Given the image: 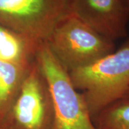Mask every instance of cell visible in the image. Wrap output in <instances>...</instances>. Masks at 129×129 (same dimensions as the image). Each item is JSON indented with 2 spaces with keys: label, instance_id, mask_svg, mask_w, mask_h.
<instances>
[{
  "label": "cell",
  "instance_id": "6da1fadb",
  "mask_svg": "<svg viewBox=\"0 0 129 129\" xmlns=\"http://www.w3.org/2000/svg\"><path fill=\"white\" fill-rule=\"evenodd\" d=\"M69 75L92 118L129 90V37L118 50Z\"/></svg>",
  "mask_w": 129,
  "mask_h": 129
},
{
  "label": "cell",
  "instance_id": "7a4b0ae2",
  "mask_svg": "<svg viewBox=\"0 0 129 129\" xmlns=\"http://www.w3.org/2000/svg\"><path fill=\"white\" fill-rule=\"evenodd\" d=\"M46 80L54 108L52 129H97L83 95L75 88L69 72L53 55L47 42L36 55Z\"/></svg>",
  "mask_w": 129,
  "mask_h": 129
},
{
  "label": "cell",
  "instance_id": "3957f363",
  "mask_svg": "<svg viewBox=\"0 0 129 129\" xmlns=\"http://www.w3.org/2000/svg\"><path fill=\"white\" fill-rule=\"evenodd\" d=\"M47 44L69 73L92 64L115 50L114 42L70 14L57 25Z\"/></svg>",
  "mask_w": 129,
  "mask_h": 129
},
{
  "label": "cell",
  "instance_id": "277c9868",
  "mask_svg": "<svg viewBox=\"0 0 129 129\" xmlns=\"http://www.w3.org/2000/svg\"><path fill=\"white\" fill-rule=\"evenodd\" d=\"M54 108L45 76L35 58L0 129H52Z\"/></svg>",
  "mask_w": 129,
  "mask_h": 129
},
{
  "label": "cell",
  "instance_id": "5b68a950",
  "mask_svg": "<svg viewBox=\"0 0 129 129\" xmlns=\"http://www.w3.org/2000/svg\"><path fill=\"white\" fill-rule=\"evenodd\" d=\"M70 14V0H0V25L40 43Z\"/></svg>",
  "mask_w": 129,
  "mask_h": 129
},
{
  "label": "cell",
  "instance_id": "8992f818",
  "mask_svg": "<svg viewBox=\"0 0 129 129\" xmlns=\"http://www.w3.org/2000/svg\"><path fill=\"white\" fill-rule=\"evenodd\" d=\"M70 14L111 41L128 36L129 11L120 0H70Z\"/></svg>",
  "mask_w": 129,
  "mask_h": 129
},
{
  "label": "cell",
  "instance_id": "52a82bcc",
  "mask_svg": "<svg viewBox=\"0 0 129 129\" xmlns=\"http://www.w3.org/2000/svg\"><path fill=\"white\" fill-rule=\"evenodd\" d=\"M43 43L0 25V60L29 66Z\"/></svg>",
  "mask_w": 129,
  "mask_h": 129
},
{
  "label": "cell",
  "instance_id": "ba28073f",
  "mask_svg": "<svg viewBox=\"0 0 129 129\" xmlns=\"http://www.w3.org/2000/svg\"><path fill=\"white\" fill-rule=\"evenodd\" d=\"M30 66L0 60V123L9 111Z\"/></svg>",
  "mask_w": 129,
  "mask_h": 129
},
{
  "label": "cell",
  "instance_id": "9c48e42d",
  "mask_svg": "<svg viewBox=\"0 0 129 129\" xmlns=\"http://www.w3.org/2000/svg\"><path fill=\"white\" fill-rule=\"evenodd\" d=\"M92 120L97 129H129V96L111 103Z\"/></svg>",
  "mask_w": 129,
  "mask_h": 129
},
{
  "label": "cell",
  "instance_id": "30bf717a",
  "mask_svg": "<svg viewBox=\"0 0 129 129\" xmlns=\"http://www.w3.org/2000/svg\"><path fill=\"white\" fill-rule=\"evenodd\" d=\"M120 1L122 2V3L123 4V5L129 11V0H120Z\"/></svg>",
  "mask_w": 129,
  "mask_h": 129
},
{
  "label": "cell",
  "instance_id": "8fae6325",
  "mask_svg": "<svg viewBox=\"0 0 129 129\" xmlns=\"http://www.w3.org/2000/svg\"><path fill=\"white\" fill-rule=\"evenodd\" d=\"M124 95H128V96H129V90H128V91H127V92H126V93Z\"/></svg>",
  "mask_w": 129,
  "mask_h": 129
}]
</instances>
